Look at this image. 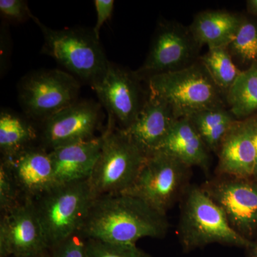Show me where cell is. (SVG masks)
<instances>
[{"instance_id":"9","label":"cell","mask_w":257,"mask_h":257,"mask_svg":"<svg viewBox=\"0 0 257 257\" xmlns=\"http://www.w3.org/2000/svg\"><path fill=\"white\" fill-rule=\"evenodd\" d=\"M201 187L224 211L231 227L248 241L257 233V180L216 175Z\"/></svg>"},{"instance_id":"20","label":"cell","mask_w":257,"mask_h":257,"mask_svg":"<svg viewBox=\"0 0 257 257\" xmlns=\"http://www.w3.org/2000/svg\"><path fill=\"white\" fill-rule=\"evenodd\" d=\"M36 128L25 118L14 112L0 113V151L4 158L14 156L28 147L38 138Z\"/></svg>"},{"instance_id":"3","label":"cell","mask_w":257,"mask_h":257,"mask_svg":"<svg viewBox=\"0 0 257 257\" xmlns=\"http://www.w3.org/2000/svg\"><path fill=\"white\" fill-rule=\"evenodd\" d=\"M99 158L88 179L93 197L126 192L148 155L115 124L107 121Z\"/></svg>"},{"instance_id":"22","label":"cell","mask_w":257,"mask_h":257,"mask_svg":"<svg viewBox=\"0 0 257 257\" xmlns=\"http://www.w3.org/2000/svg\"><path fill=\"white\" fill-rule=\"evenodd\" d=\"M227 101L236 119H247L257 110V62L238 76L228 89Z\"/></svg>"},{"instance_id":"33","label":"cell","mask_w":257,"mask_h":257,"mask_svg":"<svg viewBox=\"0 0 257 257\" xmlns=\"http://www.w3.org/2000/svg\"><path fill=\"white\" fill-rule=\"evenodd\" d=\"M25 257H52L51 256L50 249L47 250L44 252L37 253V254L31 255V256H25Z\"/></svg>"},{"instance_id":"21","label":"cell","mask_w":257,"mask_h":257,"mask_svg":"<svg viewBox=\"0 0 257 257\" xmlns=\"http://www.w3.org/2000/svg\"><path fill=\"white\" fill-rule=\"evenodd\" d=\"M210 152L217 153L225 135L236 120L220 106L208 108L189 116Z\"/></svg>"},{"instance_id":"16","label":"cell","mask_w":257,"mask_h":257,"mask_svg":"<svg viewBox=\"0 0 257 257\" xmlns=\"http://www.w3.org/2000/svg\"><path fill=\"white\" fill-rule=\"evenodd\" d=\"M102 144L101 135L92 140L50 151L55 186L89 179L99 158Z\"/></svg>"},{"instance_id":"7","label":"cell","mask_w":257,"mask_h":257,"mask_svg":"<svg viewBox=\"0 0 257 257\" xmlns=\"http://www.w3.org/2000/svg\"><path fill=\"white\" fill-rule=\"evenodd\" d=\"M190 167L167 154L155 152L148 155L136 180L123 194L138 198L167 215L190 185Z\"/></svg>"},{"instance_id":"4","label":"cell","mask_w":257,"mask_h":257,"mask_svg":"<svg viewBox=\"0 0 257 257\" xmlns=\"http://www.w3.org/2000/svg\"><path fill=\"white\" fill-rule=\"evenodd\" d=\"M93 199L88 179L54 186L32 199L49 248L79 232Z\"/></svg>"},{"instance_id":"31","label":"cell","mask_w":257,"mask_h":257,"mask_svg":"<svg viewBox=\"0 0 257 257\" xmlns=\"http://www.w3.org/2000/svg\"><path fill=\"white\" fill-rule=\"evenodd\" d=\"M253 118V134H254V143L256 147V170H255L254 179L257 180V117Z\"/></svg>"},{"instance_id":"24","label":"cell","mask_w":257,"mask_h":257,"mask_svg":"<svg viewBox=\"0 0 257 257\" xmlns=\"http://www.w3.org/2000/svg\"><path fill=\"white\" fill-rule=\"evenodd\" d=\"M235 55L243 61L257 62V26L248 20H241L229 45Z\"/></svg>"},{"instance_id":"30","label":"cell","mask_w":257,"mask_h":257,"mask_svg":"<svg viewBox=\"0 0 257 257\" xmlns=\"http://www.w3.org/2000/svg\"><path fill=\"white\" fill-rule=\"evenodd\" d=\"M245 249V257H257V241L250 243Z\"/></svg>"},{"instance_id":"27","label":"cell","mask_w":257,"mask_h":257,"mask_svg":"<svg viewBox=\"0 0 257 257\" xmlns=\"http://www.w3.org/2000/svg\"><path fill=\"white\" fill-rule=\"evenodd\" d=\"M50 251L52 257H87L86 239L79 233L50 248Z\"/></svg>"},{"instance_id":"34","label":"cell","mask_w":257,"mask_h":257,"mask_svg":"<svg viewBox=\"0 0 257 257\" xmlns=\"http://www.w3.org/2000/svg\"><path fill=\"white\" fill-rule=\"evenodd\" d=\"M254 241H257V233H256V238H255Z\"/></svg>"},{"instance_id":"2","label":"cell","mask_w":257,"mask_h":257,"mask_svg":"<svg viewBox=\"0 0 257 257\" xmlns=\"http://www.w3.org/2000/svg\"><path fill=\"white\" fill-rule=\"evenodd\" d=\"M178 236L184 252L211 243L246 248L251 242L231 227L224 211L202 187L192 184L182 198Z\"/></svg>"},{"instance_id":"18","label":"cell","mask_w":257,"mask_h":257,"mask_svg":"<svg viewBox=\"0 0 257 257\" xmlns=\"http://www.w3.org/2000/svg\"><path fill=\"white\" fill-rule=\"evenodd\" d=\"M191 52L192 45L186 34L175 27H164L154 40L142 72L152 76L178 69L188 60Z\"/></svg>"},{"instance_id":"11","label":"cell","mask_w":257,"mask_h":257,"mask_svg":"<svg viewBox=\"0 0 257 257\" xmlns=\"http://www.w3.org/2000/svg\"><path fill=\"white\" fill-rule=\"evenodd\" d=\"M0 257H25L50 249L32 199L1 214Z\"/></svg>"},{"instance_id":"15","label":"cell","mask_w":257,"mask_h":257,"mask_svg":"<svg viewBox=\"0 0 257 257\" xmlns=\"http://www.w3.org/2000/svg\"><path fill=\"white\" fill-rule=\"evenodd\" d=\"M177 119L170 106L150 94L133 124L122 131L150 155L157 151Z\"/></svg>"},{"instance_id":"17","label":"cell","mask_w":257,"mask_h":257,"mask_svg":"<svg viewBox=\"0 0 257 257\" xmlns=\"http://www.w3.org/2000/svg\"><path fill=\"white\" fill-rule=\"evenodd\" d=\"M156 152H163L192 168L207 172L210 151L188 117L179 118Z\"/></svg>"},{"instance_id":"12","label":"cell","mask_w":257,"mask_h":257,"mask_svg":"<svg viewBox=\"0 0 257 257\" xmlns=\"http://www.w3.org/2000/svg\"><path fill=\"white\" fill-rule=\"evenodd\" d=\"M92 88L107 111L108 120L118 123L121 130L133 124L143 106L133 76L109 62L104 77Z\"/></svg>"},{"instance_id":"10","label":"cell","mask_w":257,"mask_h":257,"mask_svg":"<svg viewBox=\"0 0 257 257\" xmlns=\"http://www.w3.org/2000/svg\"><path fill=\"white\" fill-rule=\"evenodd\" d=\"M101 106L91 101H77L42 121V147L50 152L96 138L101 124Z\"/></svg>"},{"instance_id":"19","label":"cell","mask_w":257,"mask_h":257,"mask_svg":"<svg viewBox=\"0 0 257 257\" xmlns=\"http://www.w3.org/2000/svg\"><path fill=\"white\" fill-rule=\"evenodd\" d=\"M241 20L223 11H209L198 15L192 25L196 41L209 49L226 47L236 35Z\"/></svg>"},{"instance_id":"8","label":"cell","mask_w":257,"mask_h":257,"mask_svg":"<svg viewBox=\"0 0 257 257\" xmlns=\"http://www.w3.org/2000/svg\"><path fill=\"white\" fill-rule=\"evenodd\" d=\"M78 80L69 72L47 69L32 72L22 79L19 99L25 114L44 121L77 101Z\"/></svg>"},{"instance_id":"5","label":"cell","mask_w":257,"mask_h":257,"mask_svg":"<svg viewBox=\"0 0 257 257\" xmlns=\"http://www.w3.org/2000/svg\"><path fill=\"white\" fill-rule=\"evenodd\" d=\"M44 37L42 53L55 59L76 77L94 85L105 74L109 61L94 32L80 29L53 30L33 16Z\"/></svg>"},{"instance_id":"29","label":"cell","mask_w":257,"mask_h":257,"mask_svg":"<svg viewBox=\"0 0 257 257\" xmlns=\"http://www.w3.org/2000/svg\"><path fill=\"white\" fill-rule=\"evenodd\" d=\"M94 3L96 12V23L92 31L96 38L99 40L100 30L103 25L112 15L114 1L113 0H95Z\"/></svg>"},{"instance_id":"14","label":"cell","mask_w":257,"mask_h":257,"mask_svg":"<svg viewBox=\"0 0 257 257\" xmlns=\"http://www.w3.org/2000/svg\"><path fill=\"white\" fill-rule=\"evenodd\" d=\"M22 195L35 199L55 186L50 152L44 147H30L14 156L2 157Z\"/></svg>"},{"instance_id":"23","label":"cell","mask_w":257,"mask_h":257,"mask_svg":"<svg viewBox=\"0 0 257 257\" xmlns=\"http://www.w3.org/2000/svg\"><path fill=\"white\" fill-rule=\"evenodd\" d=\"M226 48L209 49L203 58V64L218 88L228 91L241 72L236 68Z\"/></svg>"},{"instance_id":"6","label":"cell","mask_w":257,"mask_h":257,"mask_svg":"<svg viewBox=\"0 0 257 257\" xmlns=\"http://www.w3.org/2000/svg\"><path fill=\"white\" fill-rule=\"evenodd\" d=\"M149 89L150 94L170 106L177 119L220 106L219 88L204 65L154 74L149 79Z\"/></svg>"},{"instance_id":"26","label":"cell","mask_w":257,"mask_h":257,"mask_svg":"<svg viewBox=\"0 0 257 257\" xmlns=\"http://www.w3.org/2000/svg\"><path fill=\"white\" fill-rule=\"evenodd\" d=\"M25 198L23 197L15 182L11 172L1 162L0 165V209L1 214L8 212L20 204Z\"/></svg>"},{"instance_id":"1","label":"cell","mask_w":257,"mask_h":257,"mask_svg":"<svg viewBox=\"0 0 257 257\" xmlns=\"http://www.w3.org/2000/svg\"><path fill=\"white\" fill-rule=\"evenodd\" d=\"M170 222L150 205L126 194L93 199L79 234L113 244L135 245L145 237L163 239Z\"/></svg>"},{"instance_id":"28","label":"cell","mask_w":257,"mask_h":257,"mask_svg":"<svg viewBox=\"0 0 257 257\" xmlns=\"http://www.w3.org/2000/svg\"><path fill=\"white\" fill-rule=\"evenodd\" d=\"M0 12L5 18L14 21L21 22L33 18L28 3L23 0H1Z\"/></svg>"},{"instance_id":"25","label":"cell","mask_w":257,"mask_h":257,"mask_svg":"<svg viewBox=\"0 0 257 257\" xmlns=\"http://www.w3.org/2000/svg\"><path fill=\"white\" fill-rule=\"evenodd\" d=\"M87 257H152L135 245L113 244L86 239Z\"/></svg>"},{"instance_id":"32","label":"cell","mask_w":257,"mask_h":257,"mask_svg":"<svg viewBox=\"0 0 257 257\" xmlns=\"http://www.w3.org/2000/svg\"><path fill=\"white\" fill-rule=\"evenodd\" d=\"M247 9L250 13L257 15V0H249L247 2Z\"/></svg>"},{"instance_id":"13","label":"cell","mask_w":257,"mask_h":257,"mask_svg":"<svg viewBox=\"0 0 257 257\" xmlns=\"http://www.w3.org/2000/svg\"><path fill=\"white\" fill-rule=\"evenodd\" d=\"M217 175L254 179L256 151L253 118L236 120L217 152Z\"/></svg>"}]
</instances>
